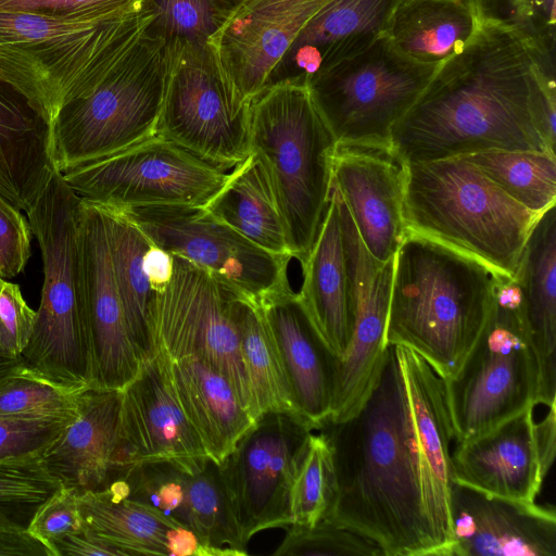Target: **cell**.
Listing matches in <instances>:
<instances>
[{"mask_svg":"<svg viewBox=\"0 0 556 556\" xmlns=\"http://www.w3.org/2000/svg\"><path fill=\"white\" fill-rule=\"evenodd\" d=\"M555 78L510 31L478 25L394 126L390 153L401 164L490 150L555 154Z\"/></svg>","mask_w":556,"mask_h":556,"instance_id":"cell-1","label":"cell"},{"mask_svg":"<svg viewBox=\"0 0 556 556\" xmlns=\"http://www.w3.org/2000/svg\"><path fill=\"white\" fill-rule=\"evenodd\" d=\"M334 497L325 518L380 545L386 556H435L422 506L419 456L404 376L394 345L348 419L326 422Z\"/></svg>","mask_w":556,"mask_h":556,"instance_id":"cell-2","label":"cell"},{"mask_svg":"<svg viewBox=\"0 0 556 556\" xmlns=\"http://www.w3.org/2000/svg\"><path fill=\"white\" fill-rule=\"evenodd\" d=\"M502 275L422 236L406 232L394 254L384 340L454 377L480 334Z\"/></svg>","mask_w":556,"mask_h":556,"instance_id":"cell-3","label":"cell"},{"mask_svg":"<svg viewBox=\"0 0 556 556\" xmlns=\"http://www.w3.org/2000/svg\"><path fill=\"white\" fill-rule=\"evenodd\" d=\"M151 13L86 22L0 11V79L50 123L85 98L148 30Z\"/></svg>","mask_w":556,"mask_h":556,"instance_id":"cell-4","label":"cell"},{"mask_svg":"<svg viewBox=\"0 0 556 556\" xmlns=\"http://www.w3.org/2000/svg\"><path fill=\"white\" fill-rule=\"evenodd\" d=\"M402 165L406 232L516 277L541 215L509 198L464 156Z\"/></svg>","mask_w":556,"mask_h":556,"instance_id":"cell-5","label":"cell"},{"mask_svg":"<svg viewBox=\"0 0 556 556\" xmlns=\"http://www.w3.org/2000/svg\"><path fill=\"white\" fill-rule=\"evenodd\" d=\"M81 198L58 170L26 212L43 264L40 304L22 354L26 370L63 388H93L94 370L80 245Z\"/></svg>","mask_w":556,"mask_h":556,"instance_id":"cell-6","label":"cell"},{"mask_svg":"<svg viewBox=\"0 0 556 556\" xmlns=\"http://www.w3.org/2000/svg\"><path fill=\"white\" fill-rule=\"evenodd\" d=\"M250 139L268 175L289 251L302 263L329 204L337 149L307 83L266 87L251 103Z\"/></svg>","mask_w":556,"mask_h":556,"instance_id":"cell-7","label":"cell"},{"mask_svg":"<svg viewBox=\"0 0 556 556\" xmlns=\"http://www.w3.org/2000/svg\"><path fill=\"white\" fill-rule=\"evenodd\" d=\"M541 362L516 278L500 276L489 316L456 375L444 380L454 439L479 435L539 404Z\"/></svg>","mask_w":556,"mask_h":556,"instance_id":"cell-8","label":"cell"},{"mask_svg":"<svg viewBox=\"0 0 556 556\" xmlns=\"http://www.w3.org/2000/svg\"><path fill=\"white\" fill-rule=\"evenodd\" d=\"M167 74V43L149 28L85 98L51 123L54 167L68 168L156 135Z\"/></svg>","mask_w":556,"mask_h":556,"instance_id":"cell-9","label":"cell"},{"mask_svg":"<svg viewBox=\"0 0 556 556\" xmlns=\"http://www.w3.org/2000/svg\"><path fill=\"white\" fill-rule=\"evenodd\" d=\"M440 65L416 62L386 35L307 83L337 147L390 152L394 126Z\"/></svg>","mask_w":556,"mask_h":556,"instance_id":"cell-10","label":"cell"},{"mask_svg":"<svg viewBox=\"0 0 556 556\" xmlns=\"http://www.w3.org/2000/svg\"><path fill=\"white\" fill-rule=\"evenodd\" d=\"M251 103L228 83L207 41L167 43L156 135L223 169L251 153Z\"/></svg>","mask_w":556,"mask_h":556,"instance_id":"cell-11","label":"cell"},{"mask_svg":"<svg viewBox=\"0 0 556 556\" xmlns=\"http://www.w3.org/2000/svg\"><path fill=\"white\" fill-rule=\"evenodd\" d=\"M61 174L80 198L118 210L204 206L227 178L225 169L159 135Z\"/></svg>","mask_w":556,"mask_h":556,"instance_id":"cell-12","label":"cell"},{"mask_svg":"<svg viewBox=\"0 0 556 556\" xmlns=\"http://www.w3.org/2000/svg\"><path fill=\"white\" fill-rule=\"evenodd\" d=\"M237 293L206 269L174 255V273L156 293V344L174 359L197 357L220 372L250 413L252 397L231 309Z\"/></svg>","mask_w":556,"mask_h":556,"instance_id":"cell-13","label":"cell"},{"mask_svg":"<svg viewBox=\"0 0 556 556\" xmlns=\"http://www.w3.org/2000/svg\"><path fill=\"white\" fill-rule=\"evenodd\" d=\"M316 429L298 413H264L218 465L245 547L254 534L291 525V482Z\"/></svg>","mask_w":556,"mask_h":556,"instance_id":"cell-14","label":"cell"},{"mask_svg":"<svg viewBox=\"0 0 556 556\" xmlns=\"http://www.w3.org/2000/svg\"><path fill=\"white\" fill-rule=\"evenodd\" d=\"M122 211L152 244L206 269L256 304L269 294L291 288L287 268L292 257L264 251L203 206H148Z\"/></svg>","mask_w":556,"mask_h":556,"instance_id":"cell-15","label":"cell"},{"mask_svg":"<svg viewBox=\"0 0 556 556\" xmlns=\"http://www.w3.org/2000/svg\"><path fill=\"white\" fill-rule=\"evenodd\" d=\"M336 191L351 288L352 334L343 357L337 359L332 408L327 422L351 417L380 374L387 349L384 333L394 261L393 257L380 262L367 251Z\"/></svg>","mask_w":556,"mask_h":556,"instance_id":"cell-16","label":"cell"},{"mask_svg":"<svg viewBox=\"0 0 556 556\" xmlns=\"http://www.w3.org/2000/svg\"><path fill=\"white\" fill-rule=\"evenodd\" d=\"M169 363L157 345L122 390V435L132 464L166 463L193 476L211 459L179 403Z\"/></svg>","mask_w":556,"mask_h":556,"instance_id":"cell-17","label":"cell"},{"mask_svg":"<svg viewBox=\"0 0 556 556\" xmlns=\"http://www.w3.org/2000/svg\"><path fill=\"white\" fill-rule=\"evenodd\" d=\"M331 0H239L208 38L228 83L252 102L306 24Z\"/></svg>","mask_w":556,"mask_h":556,"instance_id":"cell-18","label":"cell"},{"mask_svg":"<svg viewBox=\"0 0 556 556\" xmlns=\"http://www.w3.org/2000/svg\"><path fill=\"white\" fill-rule=\"evenodd\" d=\"M445 556H556V513L453 481Z\"/></svg>","mask_w":556,"mask_h":556,"instance_id":"cell-19","label":"cell"},{"mask_svg":"<svg viewBox=\"0 0 556 556\" xmlns=\"http://www.w3.org/2000/svg\"><path fill=\"white\" fill-rule=\"evenodd\" d=\"M80 245L91 337L93 388L123 390L142 361L131 342L115 283L102 210L81 198Z\"/></svg>","mask_w":556,"mask_h":556,"instance_id":"cell-20","label":"cell"},{"mask_svg":"<svg viewBox=\"0 0 556 556\" xmlns=\"http://www.w3.org/2000/svg\"><path fill=\"white\" fill-rule=\"evenodd\" d=\"M407 390L422 485V506L435 547L445 556L451 543L450 495L454 439L444 380L419 354L394 345Z\"/></svg>","mask_w":556,"mask_h":556,"instance_id":"cell-21","label":"cell"},{"mask_svg":"<svg viewBox=\"0 0 556 556\" xmlns=\"http://www.w3.org/2000/svg\"><path fill=\"white\" fill-rule=\"evenodd\" d=\"M121 408L122 390L80 392L77 416L40 457L62 486L78 493L103 490L135 466L122 435Z\"/></svg>","mask_w":556,"mask_h":556,"instance_id":"cell-22","label":"cell"},{"mask_svg":"<svg viewBox=\"0 0 556 556\" xmlns=\"http://www.w3.org/2000/svg\"><path fill=\"white\" fill-rule=\"evenodd\" d=\"M332 185L367 251L380 262L393 258L406 233L403 165L387 151L337 147Z\"/></svg>","mask_w":556,"mask_h":556,"instance_id":"cell-23","label":"cell"},{"mask_svg":"<svg viewBox=\"0 0 556 556\" xmlns=\"http://www.w3.org/2000/svg\"><path fill=\"white\" fill-rule=\"evenodd\" d=\"M453 481L488 495L533 503L548 473L541 457L533 407L456 442Z\"/></svg>","mask_w":556,"mask_h":556,"instance_id":"cell-24","label":"cell"},{"mask_svg":"<svg viewBox=\"0 0 556 556\" xmlns=\"http://www.w3.org/2000/svg\"><path fill=\"white\" fill-rule=\"evenodd\" d=\"M258 305L280 353L299 413L321 429L331 414L338 358L320 338L300 294L291 288L269 294Z\"/></svg>","mask_w":556,"mask_h":556,"instance_id":"cell-25","label":"cell"},{"mask_svg":"<svg viewBox=\"0 0 556 556\" xmlns=\"http://www.w3.org/2000/svg\"><path fill=\"white\" fill-rule=\"evenodd\" d=\"M400 0H331L302 29L269 85L281 80L309 83L387 34ZM267 86V87H268Z\"/></svg>","mask_w":556,"mask_h":556,"instance_id":"cell-26","label":"cell"},{"mask_svg":"<svg viewBox=\"0 0 556 556\" xmlns=\"http://www.w3.org/2000/svg\"><path fill=\"white\" fill-rule=\"evenodd\" d=\"M55 170L51 123L0 79V198L28 212Z\"/></svg>","mask_w":556,"mask_h":556,"instance_id":"cell-27","label":"cell"},{"mask_svg":"<svg viewBox=\"0 0 556 556\" xmlns=\"http://www.w3.org/2000/svg\"><path fill=\"white\" fill-rule=\"evenodd\" d=\"M301 264L300 298L320 338L341 359L352 334V298L333 185L316 239Z\"/></svg>","mask_w":556,"mask_h":556,"instance_id":"cell-28","label":"cell"},{"mask_svg":"<svg viewBox=\"0 0 556 556\" xmlns=\"http://www.w3.org/2000/svg\"><path fill=\"white\" fill-rule=\"evenodd\" d=\"M526 319L541 362L539 404L556 399V213L545 211L532 227L517 275Z\"/></svg>","mask_w":556,"mask_h":556,"instance_id":"cell-29","label":"cell"},{"mask_svg":"<svg viewBox=\"0 0 556 556\" xmlns=\"http://www.w3.org/2000/svg\"><path fill=\"white\" fill-rule=\"evenodd\" d=\"M169 367L188 420L210 459L219 465L255 420L240 403L226 377L202 359H170Z\"/></svg>","mask_w":556,"mask_h":556,"instance_id":"cell-30","label":"cell"},{"mask_svg":"<svg viewBox=\"0 0 556 556\" xmlns=\"http://www.w3.org/2000/svg\"><path fill=\"white\" fill-rule=\"evenodd\" d=\"M203 207L264 251L292 257L268 175L255 153L227 174Z\"/></svg>","mask_w":556,"mask_h":556,"instance_id":"cell-31","label":"cell"},{"mask_svg":"<svg viewBox=\"0 0 556 556\" xmlns=\"http://www.w3.org/2000/svg\"><path fill=\"white\" fill-rule=\"evenodd\" d=\"M477 29L465 0H400L387 36L407 58L440 65L462 51Z\"/></svg>","mask_w":556,"mask_h":556,"instance_id":"cell-32","label":"cell"},{"mask_svg":"<svg viewBox=\"0 0 556 556\" xmlns=\"http://www.w3.org/2000/svg\"><path fill=\"white\" fill-rule=\"evenodd\" d=\"M98 206L106 224L113 275L127 329L143 362L157 350L154 333L156 293L142 269V257L151 242L124 211Z\"/></svg>","mask_w":556,"mask_h":556,"instance_id":"cell-33","label":"cell"},{"mask_svg":"<svg viewBox=\"0 0 556 556\" xmlns=\"http://www.w3.org/2000/svg\"><path fill=\"white\" fill-rule=\"evenodd\" d=\"M231 309L250 384L252 418L255 420L267 412L300 414L280 353L260 305L235 293Z\"/></svg>","mask_w":556,"mask_h":556,"instance_id":"cell-34","label":"cell"},{"mask_svg":"<svg viewBox=\"0 0 556 556\" xmlns=\"http://www.w3.org/2000/svg\"><path fill=\"white\" fill-rule=\"evenodd\" d=\"M78 505L84 525L127 556H167L169 536L180 526L111 486L79 493Z\"/></svg>","mask_w":556,"mask_h":556,"instance_id":"cell-35","label":"cell"},{"mask_svg":"<svg viewBox=\"0 0 556 556\" xmlns=\"http://www.w3.org/2000/svg\"><path fill=\"white\" fill-rule=\"evenodd\" d=\"M509 198L535 214L556 204V154L490 150L464 155Z\"/></svg>","mask_w":556,"mask_h":556,"instance_id":"cell-36","label":"cell"},{"mask_svg":"<svg viewBox=\"0 0 556 556\" xmlns=\"http://www.w3.org/2000/svg\"><path fill=\"white\" fill-rule=\"evenodd\" d=\"M478 25L515 35L543 66L556 71V0H465Z\"/></svg>","mask_w":556,"mask_h":556,"instance_id":"cell-37","label":"cell"},{"mask_svg":"<svg viewBox=\"0 0 556 556\" xmlns=\"http://www.w3.org/2000/svg\"><path fill=\"white\" fill-rule=\"evenodd\" d=\"M334 497L332 451L325 432L309 435L291 482L288 510L291 525L312 527L324 519Z\"/></svg>","mask_w":556,"mask_h":556,"instance_id":"cell-38","label":"cell"},{"mask_svg":"<svg viewBox=\"0 0 556 556\" xmlns=\"http://www.w3.org/2000/svg\"><path fill=\"white\" fill-rule=\"evenodd\" d=\"M61 488L40 458L0 462V530L26 531L39 506Z\"/></svg>","mask_w":556,"mask_h":556,"instance_id":"cell-39","label":"cell"},{"mask_svg":"<svg viewBox=\"0 0 556 556\" xmlns=\"http://www.w3.org/2000/svg\"><path fill=\"white\" fill-rule=\"evenodd\" d=\"M238 0H143L152 16L149 30L166 43L205 42L226 21Z\"/></svg>","mask_w":556,"mask_h":556,"instance_id":"cell-40","label":"cell"},{"mask_svg":"<svg viewBox=\"0 0 556 556\" xmlns=\"http://www.w3.org/2000/svg\"><path fill=\"white\" fill-rule=\"evenodd\" d=\"M80 392L39 378L25 368L0 387V417L72 420L78 414Z\"/></svg>","mask_w":556,"mask_h":556,"instance_id":"cell-41","label":"cell"},{"mask_svg":"<svg viewBox=\"0 0 556 556\" xmlns=\"http://www.w3.org/2000/svg\"><path fill=\"white\" fill-rule=\"evenodd\" d=\"M275 556H386L378 543L324 518L312 527L289 526Z\"/></svg>","mask_w":556,"mask_h":556,"instance_id":"cell-42","label":"cell"},{"mask_svg":"<svg viewBox=\"0 0 556 556\" xmlns=\"http://www.w3.org/2000/svg\"><path fill=\"white\" fill-rule=\"evenodd\" d=\"M143 0H0V11L71 22L110 20L141 10Z\"/></svg>","mask_w":556,"mask_h":556,"instance_id":"cell-43","label":"cell"},{"mask_svg":"<svg viewBox=\"0 0 556 556\" xmlns=\"http://www.w3.org/2000/svg\"><path fill=\"white\" fill-rule=\"evenodd\" d=\"M70 421L0 417V462L40 458Z\"/></svg>","mask_w":556,"mask_h":556,"instance_id":"cell-44","label":"cell"},{"mask_svg":"<svg viewBox=\"0 0 556 556\" xmlns=\"http://www.w3.org/2000/svg\"><path fill=\"white\" fill-rule=\"evenodd\" d=\"M78 491L62 486L34 514L26 531L50 552L52 544L84 528L78 505Z\"/></svg>","mask_w":556,"mask_h":556,"instance_id":"cell-45","label":"cell"},{"mask_svg":"<svg viewBox=\"0 0 556 556\" xmlns=\"http://www.w3.org/2000/svg\"><path fill=\"white\" fill-rule=\"evenodd\" d=\"M36 320L16 283L0 280V352L11 358H21Z\"/></svg>","mask_w":556,"mask_h":556,"instance_id":"cell-46","label":"cell"},{"mask_svg":"<svg viewBox=\"0 0 556 556\" xmlns=\"http://www.w3.org/2000/svg\"><path fill=\"white\" fill-rule=\"evenodd\" d=\"M31 228L22 211L0 198V277L21 274L30 256Z\"/></svg>","mask_w":556,"mask_h":556,"instance_id":"cell-47","label":"cell"},{"mask_svg":"<svg viewBox=\"0 0 556 556\" xmlns=\"http://www.w3.org/2000/svg\"><path fill=\"white\" fill-rule=\"evenodd\" d=\"M51 551L53 556H127L125 552L91 531L85 525L79 531L56 540L52 544Z\"/></svg>","mask_w":556,"mask_h":556,"instance_id":"cell-48","label":"cell"},{"mask_svg":"<svg viewBox=\"0 0 556 556\" xmlns=\"http://www.w3.org/2000/svg\"><path fill=\"white\" fill-rule=\"evenodd\" d=\"M142 269L151 288L159 293L173 277L174 255L151 243L143 254Z\"/></svg>","mask_w":556,"mask_h":556,"instance_id":"cell-49","label":"cell"},{"mask_svg":"<svg viewBox=\"0 0 556 556\" xmlns=\"http://www.w3.org/2000/svg\"><path fill=\"white\" fill-rule=\"evenodd\" d=\"M0 556H51L27 531L0 530Z\"/></svg>","mask_w":556,"mask_h":556,"instance_id":"cell-50","label":"cell"},{"mask_svg":"<svg viewBox=\"0 0 556 556\" xmlns=\"http://www.w3.org/2000/svg\"><path fill=\"white\" fill-rule=\"evenodd\" d=\"M548 408L546 416L540 422H535L538 444L547 472L554 463L556 452V405Z\"/></svg>","mask_w":556,"mask_h":556,"instance_id":"cell-51","label":"cell"},{"mask_svg":"<svg viewBox=\"0 0 556 556\" xmlns=\"http://www.w3.org/2000/svg\"><path fill=\"white\" fill-rule=\"evenodd\" d=\"M25 370L21 358H11L0 352V387Z\"/></svg>","mask_w":556,"mask_h":556,"instance_id":"cell-52","label":"cell"},{"mask_svg":"<svg viewBox=\"0 0 556 556\" xmlns=\"http://www.w3.org/2000/svg\"><path fill=\"white\" fill-rule=\"evenodd\" d=\"M0 280H1V277H0Z\"/></svg>","mask_w":556,"mask_h":556,"instance_id":"cell-53","label":"cell"},{"mask_svg":"<svg viewBox=\"0 0 556 556\" xmlns=\"http://www.w3.org/2000/svg\"><path fill=\"white\" fill-rule=\"evenodd\" d=\"M239 1V0H238Z\"/></svg>","mask_w":556,"mask_h":556,"instance_id":"cell-54","label":"cell"}]
</instances>
